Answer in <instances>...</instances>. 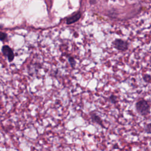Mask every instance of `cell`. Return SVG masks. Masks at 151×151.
Segmentation results:
<instances>
[{"mask_svg": "<svg viewBox=\"0 0 151 151\" xmlns=\"http://www.w3.org/2000/svg\"><path fill=\"white\" fill-rule=\"evenodd\" d=\"M81 13L80 11H78V12H76V14H74L73 15L68 18L67 19L66 23L68 25L73 24V23L77 22V21H78L79 19L81 18Z\"/></svg>", "mask_w": 151, "mask_h": 151, "instance_id": "5b68a950", "label": "cell"}, {"mask_svg": "<svg viewBox=\"0 0 151 151\" xmlns=\"http://www.w3.org/2000/svg\"><path fill=\"white\" fill-rule=\"evenodd\" d=\"M109 101L112 104H116L117 103V97L114 94H111L109 97Z\"/></svg>", "mask_w": 151, "mask_h": 151, "instance_id": "52a82bcc", "label": "cell"}, {"mask_svg": "<svg viewBox=\"0 0 151 151\" xmlns=\"http://www.w3.org/2000/svg\"><path fill=\"white\" fill-rule=\"evenodd\" d=\"M150 79H151V77L149 74H146L143 76V80L146 83H149L150 82Z\"/></svg>", "mask_w": 151, "mask_h": 151, "instance_id": "ba28073f", "label": "cell"}, {"mask_svg": "<svg viewBox=\"0 0 151 151\" xmlns=\"http://www.w3.org/2000/svg\"><path fill=\"white\" fill-rule=\"evenodd\" d=\"M67 58H68V61L70 63L71 68H74L76 64V61L74 58L71 55H69V56H68Z\"/></svg>", "mask_w": 151, "mask_h": 151, "instance_id": "8992f818", "label": "cell"}, {"mask_svg": "<svg viewBox=\"0 0 151 151\" xmlns=\"http://www.w3.org/2000/svg\"><path fill=\"white\" fill-rule=\"evenodd\" d=\"M136 111L142 116H146L150 114V104L144 99H140L134 104Z\"/></svg>", "mask_w": 151, "mask_h": 151, "instance_id": "6da1fadb", "label": "cell"}, {"mask_svg": "<svg viewBox=\"0 0 151 151\" xmlns=\"http://www.w3.org/2000/svg\"><path fill=\"white\" fill-rule=\"evenodd\" d=\"M113 47L118 51H126L129 47V43L122 39H116L113 42Z\"/></svg>", "mask_w": 151, "mask_h": 151, "instance_id": "7a4b0ae2", "label": "cell"}, {"mask_svg": "<svg viewBox=\"0 0 151 151\" xmlns=\"http://www.w3.org/2000/svg\"><path fill=\"white\" fill-rule=\"evenodd\" d=\"M145 130L147 134H150L151 133V128H150V124L148 123L147 124L145 125Z\"/></svg>", "mask_w": 151, "mask_h": 151, "instance_id": "30bf717a", "label": "cell"}, {"mask_svg": "<svg viewBox=\"0 0 151 151\" xmlns=\"http://www.w3.org/2000/svg\"><path fill=\"white\" fill-rule=\"evenodd\" d=\"M7 39V34L4 32L0 31V41H4Z\"/></svg>", "mask_w": 151, "mask_h": 151, "instance_id": "9c48e42d", "label": "cell"}, {"mask_svg": "<svg viewBox=\"0 0 151 151\" xmlns=\"http://www.w3.org/2000/svg\"><path fill=\"white\" fill-rule=\"evenodd\" d=\"M2 27H3V25L0 24V28H2Z\"/></svg>", "mask_w": 151, "mask_h": 151, "instance_id": "8fae6325", "label": "cell"}, {"mask_svg": "<svg viewBox=\"0 0 151 151\" xmlns=\"http://www.w3.org/2000/svg\"><path fill=\"white\" fill-rule=\"evenodd\" d=\"M1 51L3 55L7 58L9 62H12L14 60V57H15L14 53L13 50L9 46L7 45H3L2 47Z\"/></svg>", "mask_w": 151, "mask_h": 151, "instance_id": "3957f363", "label": "cell"}, {"mask_svg": "<svg viewBox=\"0 0 151 151\" xmlns=\"http://www.w3.org/2000/svg\"><path fill=\"white\" fill-rule=\"evenodd\" d=\"M90 116L91 122L93 123L100 126L103 128L105 127V126L103 124V122L102 119L96 113H95L94 111H91L90 113Z\"/></svg>", "mask_w": 151, "mask_h": 151, "instance_id": "277c9868", "label": "cell"}]
</instances>
